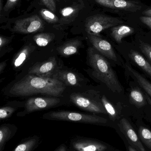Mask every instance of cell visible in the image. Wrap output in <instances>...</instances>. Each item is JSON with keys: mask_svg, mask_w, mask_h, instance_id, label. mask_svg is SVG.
<instances>
[{"mask_svg": "<svg viewBox=\"0 0 151 151\" xmlns=\"http://www.w3.org/2000/svg\"><path fill=\"white\" fill-rule=\"evenodd\" d=\"M35 49V47L31 45L23 47L14 57L12 62L13 66L15 68L21 66Z\"/></svg>", "mask_w": 151, "mask_h": 151, "instance_id": "obj_17", "label": "cell"}, {"mask_svg": "<svg viewBox=\"0 0 151 151\" xmlns=\"http://www.w3.org/2000/svg\"><path fill=\"white\" fill-rule=\"evenodd\" d=\"M44 27L43 20L36 15L17 20L12 30L15 32L27 34L42 31Z\"/></svg>", "mask_w": 151, "mask_h": 151, "instance_id": "obj_6", "label": "cell"}, {"mask_svg": "<svg viewBox=\"0 0 151 151\" xmlns=\"http://www.w3.org/2000/svg\"><path fill=\"white\" fill-rule=\"evenodd\" d=\"M15 111V109L11 106L1 107L0 109V119L1 120H4L8 119L11 116Z\"/></svg>", "mask_w": 151, "mask_h": 151, "instance_id": "obj_27", "label": "cell"}, {"mask_svg": "<svg viewBox=\"0 0 151 151\" xmlns=\"http://www.w3.org/2000/svg\"><path fill=\"white\" fill-rule=\"evenodd\" d=\"M6 65V63L5 62H1L0 63V73H2L4 71L5 66Z\"/></svg>", "mask_w": 151, "mask_h": 151, "instance_id": "obj_34", "label": "cell"}, {"mask_svg": "<svg viewBox=\"0 0 151 151\" xmlns=\"http://www.w3.org/2000/svg\"><path fill=\"white\" fill-rule=\"evenodd\" d=\"M120 126L126 138L138 150L146 151L133 127L126 119H121L120 121Z\"/></svg>", "mask_w": 151, "mask_h": 151, "instance_id": "obj_12", "label": "cell"}, {"mask_svg": "<svg viewBox=\"0 0 151 151\" xmlns=\"http://www.w3.org/2000/svg\"><path fill=\"white\" fill-rule=\"evenodd\" d=\"M98 4L106 8L135 12L141 10L142 6L137 3L127 0H95Z\"/></svg>", "mask_w": 151, "mask_h": 151, "instance_id": "obj_11", "label": "cell"}, {"mask_svg": "<svg viewBox=\"0 0 151 151\" xmlns=\"http://www.w3.org/2000/svg\"><path fill=\"white\" fill-rule=\"evenodd\" d=\"M42 3L53 13L56 11V5L54 0H41Z\"/></svg>", "mask_w": 151, "mask_h": 151, "instance_id": "obj_29", "label": "cell"}, {"mask_svg": "<svg viewBox=\"0 0 151 151\" xmlns=\"http://www.w3.org/2000/svg\"><path fill=\"white\" fill-rule=\"evenodd\" d=\"M60 101L57 97L31 98L26 103L25 112L30 113L51 108L58 104Z\"/></svg>", "mask_w": 151, "mask_h": 151, "instance_id": "obj_7", "label": "cell"}, {"mask_svg": "<svg viewBox=\"0 0 151 151\" xmlns=\"http://www.w3.org/2000/svg\"><path fill=\"white\" fill-rule=\"evenodd\" d=\"M18 0H7L4 8L3 12H9L14 8Z\"/></svg>", "mask_w": 151, "mask_h": 151, "instance_id": "obj_30", "label": "cell"}, {"mask_svg": "<svg viewBox=\"0 0 151 151\" xmlns=\"http://www.w3.org/2000/svg\"><path fill=\"white\" fill-rule=\"evenodd\" d=\"M40 15L44 20L49 24H56L59 22V18L54 13L47 9H42Z\"/></svg>", "mask_w": 151, "mask_h": 151, "instance_id": "obj_26", "label": "cell"}, {"mask_svg": "<svg viewBox=\"0 0 151 151\" xmlns=\"http://www.w3.org/2000/svg\"><path fill=\"white\" fill-rule=\"evenodd\" d=\"M125 66L129 73H130L131 75L133 76L135 78L138 83L144 89V90L151 97V83H150L147 79H145L143 76L133 69L128 65H126Z\"/></svg>", "mask_w": 151, "mask_h": 151, "instance_id": "obj_20", "label": "cell"}, {"mask_svg": "<svg viewBox=\"0 0 151 151\" xmlns=\"http://www.w3.org/2000/svg\"><path fill=\"white\" fill-rule=\"evenodd\" d=\"M10 39L8 38L4 37V36L1 35L0 37V48L1 50L5 46H7L8 44L10 42Z\"/></svg>", "mask_w": 151, "mask_h": 151, "instance_id": "obj_31", "label": "cell"}, {"mask_svg": "<svg viewBox=\"0 0 151 151\" xmlns=\"http://www.w3.org/2000/svg\"><path fill=\"white\" fill-rule=\"evenodd\" d=\"M70 98L72 103L82 110L94 113L107 114L101 101L80 93H73Z\"/></svg>", "mask_w": 151, "mask_h": 151, "instance_id": "obj_5", "label": "cell"}, {"mask_svg": "<svg viewBox=\"0 0 151 151\" xmlns=\"http://www.w3.org/2000/svg\"><path fill=\"white\" fill-rule=\"evenodd\" d=\"M65 88V84L56 79L29 74L14 83L9 93L16 96L41 94L57 97L62 95Z\"/></svg>", "mask_w": 151, "mask_h": 151, "instance_id": "obj_1", "label": "cell"}, {"mask_svg": "<svg viewBox=\"0 0 151 151\" xmlns=\"http://www.w3.org/2000/svg\"><path fill=\"white\" fill-rule=\"evenodd\" d=\"M87 54L90 65L94 70L93 76L113 93H121L123 88L108 61L94 47L89 48Z\"/></svg>", "mask_w": 151, "mask_h": 151, "instance_id": "obj_2", "label": "cell"}, {"mask_svg": "<svg viewBox=\"0 0 151 151\" xmlns=\"http://www.w3.org/2000/svg\"><path fill=\"white\" fill-rule=\"evenodd\" d=\"M82 42L79 40H72L66 42L57 49L58 53L63 56H69L77 54Z\"/></svg>", "mask_w": 151, "mask_h": 151, "instance_id": "obj_14", "label": "cell"}, {"mask_svg": "<svg viewBox=\"0 0 151 151\" xmlns=\"http://www.w3.org/2000/svg\"><path fill=\"white\" fill-rule=\"evenodd\" d=\"M55 151H67L66 146L64 144L60 145Z\"/></svg>", "mask_w": 151, "mask_h": 151, "instance_id": "obj_33", "label": "cell"}, {"mask_svg": "<svg viewBox=\"0 0 151 151\" xmlns=\"http://www.w3.org/2000/svg\"><path fill=\"white\" fill-rule=\"evenodd\" d=\"M131 59L151 77V65L140 53L132 50L129 53Z\"/></svg>", "mask_w": 151, "mask_h": 151, "instance_id": "obj_18", "label": "cell"}, {"mask_svg": "<svg viewBox=\"0 0 151 151\" xmlns=\"http://www.w3.org/2000/svg\"><path fill=\"white\" fill-rule=\"evenodd\" d=\"M128 151H137L134 148L132 147L131 145H129V146H128Z\"/></svg>", "mask_w": 151, "mask_h": 151, "instance_id": "obj_37", "label": "cell"}, {"mask_svg": "<svg viewBox=\"0 0 151 151\" xmlns=\"http://www.w3.org/2000/svg\"><path fill=\"white\" fill-rule=\"evenodd\" d=\"M40 137L34 136L22 141L12 151H33L40 143Z\"/></svg>", "mask_w": 151, "mask_h": 151, "instance_id": "obj_19", "label": "cell"}, {"mask_svg": "<svg viewBox=\"0 0 151 151\" xmlns=\"http://www.w3.org/2000/svg\"><path fill=\"white\" fill-rule=\"evenodd\" d=\"M4 6H3L2 0H0V11H1V16L2 12L4 10Z\"/></svg>", "mask_w": 151, "mask_h": 151, "instance_id": "obj_36", "label": "cell"}, {"mask_svg": "<svg viewBox=\"0 0 151 151\" xmlns=\"http://www.w3.org/2000/svg\"><path fill=\"white\" fill-rule=\"evenodd\" d=\"M140 48L142 52L145 54L151 61V46L144 42L140 44Z\"/></svg>", "mask_w": 151, "mask_h": 151, "instance_id": "obj_28", "label": "cell"}, {"mask_svg": "<svg viewBox=\"0 0 151 151\" xmlns=\"http://www.w3.org/2000/svg\"><path fill=\"white\" fill-rule=\"evenodd\" d=\"M140 20L143 24L151 28V17L142 16L140 17Z\"/></svg>", "mask_w": 151, "mask_h": 151, "instance_id": "obj_32", "label": "cell"}, {"mask_svg": "<svg viewBox=\"0 0 151 151\" xmlns=\"http://www.w3.org/2000/svg\"><path fill=\"white\" fill-rule=\"evenodd\" d=\"M139 135L142 142L150 149H151V131L144 127H140Z\"/></svg>", "mask_w": 151, "mask_h": 151, "instance_id": "obj_25", "label": "cell"}, {"mask_svg": "<svg viewBox=\"0 0 151 151\" xmlns=\"http://www.w3.org/2000/svg\"><path fill=\"white\" fill-rule=\"evenodd\" d=\"M17 131V128L13 125L4 124L0 127V151H3L6 143L9 142Z\"/></svg>", "mask_w": 151, "mask_h": 151, "instance_id": "obj_15", "label": "cell"}, {"mask_svg": "<svg viewBox=\"0 0 151 151\" xmlns=\"http://www.w3.org/2000/svg\"><path fill=\"white\" fill-rule=\"evenodd\" d=\"M43 118L51 120L72 122L87 124H105L107 120L95 115L86 114L68 111H51L45 114Z\"/></svg>", "mask_w": 151, "mask_h": 151, "instance_id": "obj_3", "label": "cell"}, {"mask_svg": "<svg viewBox=\"0 0 151 151\" xmlns=\"http://www.w3.org/2000/svg\"><path fill=\"white\" fill-rule=\"evenodd\" d=\"M146 99L148 100V102H149V104H150V105L151 106V99L150 98L149 96H146Z\"/></svg>", "mask_w": 151, "mask_h": 151, "instance_id": "obj_38", "label": "cell"}, {"mask_svg": "<svg viewBox=\"0 0 151 151\" xmlns=\"http://www.w3.org/2000/svg\"><path fill=\"white\" fill-rule=\"evenodd\" d=\"M101 101L107 114H108L111 119L113 120L116 119L117 117V111L112 104L110 103L105 95L102 97Z\"/></svg>", "mask_w": 151, "mask_h": 151, "instance_id": "obj_24", "label": "cell"}, {"mask_svg": "<svg viewBox=\"0 0 151 151\" xmlns=\"http://www.w3.org/2000/svg\"><path fill=\"white\" fill-rule=\"evenodd\" d=\"M78 12V9L76 7L69 6L64 8L61 11L60 23L62 24L69 23L74 17Z\"/></svg>", "mask_w": 151, "mask_h": 151, "instance_id": "obj_22", "label": "cell"}, {"mask_svg": "<svg viewBox=\"0 0 151 151\" xmlns=\"http://www.w3.org/2000/svg\"><path fill=\"white\" fill-rule=\"evenodd\" d=\"M130 99L136 106L142 107L146 105V101L143 94L138 89H133L130 91Z\"/></svg>", "mask_w": 151, "mask_h": 151, "instance_id": "obj_21", "label": "cell"}, {"mask_svg": "<svg viewBox=\"0 0 151 151\" xmlns=\"http://www.w3.org/2000/svg\"><path fill=\"white\" fill-rule=\"evenodd\" d=\"M88 38L93 47L100 54L108 59L116 62L118 60L116 53L111 43L106 40L96 35H88Z\"/></svg>", "mask_w": 151, "mask_h": 151, "instance_id": "obj_9", "label": "cell"}, {"mask_svg": "<svg viewBox=\"0 0 151 151\" xmlns=\"http://www.w3.org/2000/svg\"><path fill=\"white\" fill-rule=\"evenodd\" d=\"M142 14L147 17H151V9H149L148 10H145L143 12Z\"/></svg>", "mask_w": 151, "mask_h": 151, "instance_id": "obj_35", "label": "cell"}, {"mask_svg": "<svg viewBox=\"0 0 151 151\" xmlns=\"http://www.w3.org/2000/svg\"><path fill=\"white\" fill-rule=\"evenodd\" d=\"M123 23L122 20L115 17L96 14L87 19L85 29L88 34L99 36L100 33L104 30Z\"/></svg>", "mask_w": 151, "mask_h": 151, "instance_id": "obj_4", "label": "cell"}, {"mask_svg": "<svg viewBox=\"0 0 151 151\" xmlns=\"http://www.w3.org/2000/svg\"><path fill=\"white\" fill-rule=\"evenodd\" d=\"M51 78L56 79L68 86H77L79 85V79L74 73L67 70H61L58 69Z\"/></svg>", "mask_w": 151, "mask_h": 151, "instance_id": "obj_13", "label": "cell"}, {"mask_svg": "<svg viewBox=\"0 0 151 151\" xmlns=\"http://www.w3.org/2000/svg\"><path fill=\"white\" fill-rule=\"evenodd\" d=\"M111 31V36L115 41L118 43H121L124 37L134 33V29L128 26L119 25L112 27Z\"/></svg>", "mask_w": 151, "mask_h": 151, "instance_id": "obj_16", "label": "cell"}, {"mask_svg": "<svg viewBox=\"0 0 151 151\" xmlns=\"http://www.w3.org/2000/svg\"><path fill=\"white\" fill-rule=\"evenodd\" d=\"M54 38V35L49 33H41L35 35L34 41L40 47H45L51 42Z\"/></svg>", "mask_w": 151, "mask_h": 151, "instance_id": "obj_23", "label": "cell"}, {"mask_svg": "<svg viewBox=\"0 0 151 151\" xmlns=\"http://www.w3.org/2000/svg\"><path fill=\"white\" fill-rule=\"evenodd\" d=\"M72 148L76 151H104L107 146L95 140L76 137L71 141Z\"/></svg>", "mask_w": 151, "mask_h": 151, "instance_id": "obj_10", "label": "cell"}, {"mask_svg": "<svg viewBox=\"0 0 151 151\" xmlns=\"http://www.w3.org/2000/svg\"><path fill=\"white\" fill-rule=\"evenodd\" d=\"M57 63L55 57L38 63L29 69V74L43 77H50L58 70Z\"/></svg>", "mask_w": 151, "mask_h": 151, "instance_id": "obj_8", "label": "cell"}]
</instances>
